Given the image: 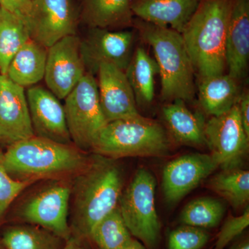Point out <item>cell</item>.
Wrapping results in <instances>:
<instances>
[{"mask_svg": "<svg viewBox=\"0 0 249 249\" xmlns=\"http://www.w3.org/2000/svg\"><path fill=\"white\" fill-rule=\"evenodd\" d=\"M26 23L31 40L47 49L64 37L76 34L71 0H31Z\"/></svg>", "mask_w": 249, "mask_h": 249, "instance_id": "cell-12", "label": "cell"}, {"mask_svg": "<svg viewBox=\"0 0 249 249\" xmlns=\"http://www.w3.org/2000/svg\"><path fill=\"white\" fill-rule=\"evenodd\" d=\"M134 43L133 31L90 28L85 37L80 38V52L86 71L96 76L103 63L125 71L134 53Z\"/></svg>", "mask_w": 249, "mask_h": 249, "instance_id": "cell-10", "label": "cell"}, {"mask_svg": "<svg viewBox=\"0 0 249 249\" xmlns=\"http://www.w3.org/2000/svg\"><path fill=\"white\" fill-rule=\"evenodd\" d=\"M241 121L246 133L249 137V93L248 90L241 92L237 103Z\"/></svg>", "mask_w": 249, "mask_h": 249, "instance_id": "cell-33", "label": "cell"}, {"mask_svg": "<svg viewBox=\"0 0 249 249\" xmlns=\"http://www.w3.org/2000/svg\"><path fill=\"white\" fill-rule=\"evenodd\" d=\"M132 0H81L80 18L89 28L123 30L133 27Z\"/></svg>", "mask_w": 249, "mask_h": 249, "instance_id": "cell-20", "label": "cell"}, {"mask_svg": "<svg viewBox=\"0 0 249 249\" xmlns=\"http://www.w3.org/2000/svg\"><path fill=\"white\" fill-rule=\"evenodd\" d=\"M230 249H249V240L248 237L239 240L232 245Z\"/></svg>", "mask_w": 249, "mask_h": 249, "instance_id": "cell-35", "label": "cell"}, {"mask_svg": "<svg viewBox=\"0 0 249 249\" xmlns=\"http://www.w3.org/2000/svg\"><path fill=\"white\" fill-rule=\"evenodd\" d=\"M0 249H6L4 245H3L2 242H1V237H0Z\"/></svg>", "mask_w": 249, "mask_h": 249, "instance_id": "cell-37", "label": "cell"}, {"mask_svg": "<svg viewBox=\"0 0 249 249\" xmlns=\"http://www.w3.org/2000/svg\"><path fill=\"white\" fill-rule=\"evenodd\" d=\"M249 226V207L240 216H230L221 228L213 249H224Z\"/></svg>", "mask_w": 249, "mask_h": 249, "instance_id": "cell-31", "label": "cell"}, {"mask_svg": "<svg viewBox=\"0 0 249 249\" xmlns=\"http://www.w3.org/2000/svg\"><path fill=\"white\" fill-rule=\"evenodd\" d=\"M26 94L34 135L60 143L73 144L60 100L39 85L30 87Z\"/></svg>", "mask_w": 249, "mask_h": 249, "instance_id": "cell-14", "label": "cell"}, {"mask_svg": "<svg viewBox=\"0 0 249 249\" xmlns=\"http://www.w3.org/2000/svg\"><path fill=\"white\" fill-rule=\"evenodd\" d=\"M137 106H147L155 98L156 76L159 67L145 49L139 46L132 54V58L125 71Z\"/></svg>", "mask_w": 249, "mask_h": 249, "instance_id": "cell-23", "label": "cell"}, {"mask_svg": "<svg viewBox=\"0 0 249 249\" xmlns=\"http://www.w3.org/2000/svg\"><path fill=\"white\" fill-rule=\"evenodd\" d=\"M208 187L234 209H242L249 199V171L241 168L223 170L210 178Z\"/></svg>", "mask_w": 249, "mask_h": 249, "instance_id": "cell-26", "label": "cell"}, {"mask_svg": "<svg viewBox=\"0 0 249 249\" xmlns=\"http://www.w3.org/2000/svg\"><path fill=\"white\" fill-rule=\"evenodd\" d=\"M63 249H83V242L76 237H71L67 241Z\"/></svg>", "mask_w": 249, "mask_h": 249, "instance_id": "cell-34", "label": "cell"}, {"mask_svg": "<svg viewBox=\"0 0 249 249\" xmlns=\"http://www.w3.org/2000/svg\"><path fill=\"white\" fill-rule=\"evenodd\" d=\"M48 49L29 40L15 55L6 76L22 88L32 87L44 79Z\"/></svg>", "mask_w": 249, "mask_h": 249, "instance_id": "cell-21", "label": "cell"}, {"mask_svg": "<svg viewBox=\"0 0 249 249\" xmlns=\"http://www.w3.org/2000/svg\"><path fill=\"white\" fill-rule=\"evenodd\" d=\"M96 75L100 104L107 123L140 115L124 71L103 63Z\"/></svg>", "mask_w": 249, "mask_h": 249, "instance_id": "cell-16", "label": "cell"}, {"mask_svg": "<svg viewBox=\"0 0 249 249\" xmlns=\"http://www.w3.org/2000/svg\"><path fill=\"white\" fill-rule=\"evenodd\" d=\"M124 188L123 173L115 160L93 154L71 180V237L83 242L93 227L116 209Z\"/></svg>", "mask_w": 249, "mask_h": 249, "instance_id": "cell-1", "label": "cell"}, {"mask_svg": "<svg viewBox=\"0 0 249 249\" xmlns=\"http://www.w3.org/2000/svg\"><path fill=\"white\" fill-rule=\"evenodd\" d=\"M86 73L76 34L64 37L49 47L44 79L58 99H65Z\"/></svg>", "mask_w": 249, "mask_h": 249, "instance_id": "cell-11", "label": "cell"}, {"mask_svg": "<svg viewBox=\"0 0 249 249\" xmlns=\"http://www.w3.org/2000/svg\"><path fill=\"white\" fill-rule=\"evenodd\" d=\"M201 0H132L137 18L155 25L183 32Z\"/></svg>", "mask_w": 249, "mask_h": 249, "instance_id": "cell-18", "label": "cell"}, {"mask_svg": "<svg viewBox=\"0 0 249 249\" xmlns=\"http://www.w3.org/2000/svg\"><path fill=\"white\" fill-rule=\"evenodd\" d=\"M185 101L175 100L162 108L170 135L180 145L196 147L206 145L204 118L186 107Z\"/></svg>", "mask_w": 249, "mask_h": 249, "instance_id": "cell-19", "label": "cell"}, {"mask_svg": "<svg viewBox=\"0 0 249 249\" xmlns=\"http://www.w3.org/2000/svg\"><path fill=\"white\" fill-rule=\"evenodd\" d=\"M239 83L224 73L199 80V101L205 112L213 116L230 110L240 96Z\"/></svg>", "mask_w": 249, "mask_h": 249, "instance_id": "cell-22", "label": "cell"}, {"mask_svg": "<svg viewBox=\"0 0 249 249\" xmlns=\"http://www.w3.org/2000/svg\"><path fill=\"white\" fill-rule=\"evenodd\" d=\"M34 136L24 88L0 74V142L9 146Z\"/></svg>", "mask_w": 249, "mask_h": 249, "instance_id": "cell-15", "label": "cell"}, {"mask_svg": "<svg viewBox=\"0 0 249 249\" xmlns=\"http://www.w3.org/2000/svg\"><path fill=\"white\" fill-rule=\"evenodd\" d=\"M204 133L206 145L218 166L222 170L240 168L248 153L249 137L237 104L224 114L211 116L205 122Z\"/></svg>", "mask_w": 249, "mask_h": 249, "instance_id": "cell-9", "label": "cell"}, {"mask_svg": "<svg viewBox=\"0 0 249 249\" xmlns=\"http://www.w3.org/2000/svg\"><path fill=\"white\" fill-rule=\"evenodd\" d=\"M90 155L73 144L34 137L8 146L3 165L14 179L22 181L71 179L89 162Z\"/></svg>", "mask_w": 249, "mask_h": 249, "instance_id": "cell-2", "label": "cell"}, {"mask_svg": "<svg viewBox=\"0 0 249 249\" xmlns=\"http://www.w3.org/2000/svg\"><path fill=\"white\" fill-rule=\"evenodd\" d=\"M64 100L72 142L83 151L90 150L98 134L107 124L100 104L96 77L87 72Z\"/></svg>", "mask_w": 249, "mask_h": 249, "instance_id": "cell-8", "label": "cell"}, {"mask_svg": "<svg viewBox=\"0 0 249 249\" xmlns=\"http://www.w3.org/2000/svg\"><path fill=\"white\" fill-rule=\"evenodd\" d=\"M210 237L204 229L183 224L170 232L168 249H201L209 242Z\"/></svg>", "mask_w": 249, "mask_h": 249, "instance_id": "cell-29", "label": "cell"}, {"mask_svg": "<svg viewBox=\"0 0 249 249\" xmlns=\"http://www.w3.org/2000/svg\"><path fill=\"white\" fill-rule=\"evenodd\" d=\"M156 181L145 169H139L121 193L118 207L134 238L147 249H155L160 237V223L155 208Z\"/></svg>", "mask_w": 249, "mask_h": 249, "instance_id": "cell-6", "label": "cell"}, {"mask_svg": "<svg viewBox=\"0 0 249 249\" xmlns=\"http://www.w3.org/2000/svg\"><path fill=\"white\" fill-rule=\"evenodd\" d=\"M161 124L142 115L107 123L93 141L90 151L111 160L163 157L170 150Z\"/></svg>", "mask_w": 249, "mask_h": 249, "instance_id": "cell-5", "label": "cell"}, {"mask_svg": "<svg viewBox=\"0 0 249 249\" xmlns=\"http://www.w3.org/2000/svg\"><path fill=\"white\" fill-rule=\"evenodd\" d=\"M132 238L117 206L93 227L89 239L98 249H123Z\"/></svg>", "mask_w": 249, "mask_h": 249, "instance_id": "cell-27", "label": "cell"}, {"mask_svg": "<svg viewBox=\"0 0 249 249\" xmlns=\"http://www.w3.org/2000/svg\"><path fill=\"white\" fill-rule=\"evenodd\" d=\"M2 158L3 152L0 150V226L15 199L24 190L34 183L33 181H18L11 178L4 169Z\"/></svg>", "mask_w": 249, "mask_h": 249, "instance_id": "cell-30", "label": "cell"}, {"mask_svg": "<svg viewBox=\"0 0 249 249\" xmlns=\"http://www.w3.org/2000/svg\"><path fill=\"white\" fill-rule=\"evenodd\" d=\"M30 34L22 18L0 9V74L6 75L10 62L27 41Z\"/></svg>", "mask_w": 249, "mask_h": 249, "instance_id": "cell-25", "label": "cell"}, {"mask_svg": "<svg viewBox=\"0 0 249 249\" xmlns=\"http://www.w3.org/2000/svg\"><path fill=\"white\" fill-rule=\"evenodd\" d=\"M0 237L6 249H63L67 241L44 228L21 223L5 228Z\"/></svg>", "mask_w": 249, "mask_h": 249, "instance_id": "cell-24", "label": "cell"}, {"mask_svg": "<svg viewBox=\"0 0 249 249\" xmlns=\"http://www.w3.org/2000/svg\"><path fill=\"white\" fill-rule=\"evenodd\" d=\"M31 0H0V6L18 17L27 19L30 11Z\"/></svg>", "mask_w": 249, "mask_h": 249, "instance_id": "cell-32", "label": "cell"}, {"mask_svg": "<svg viewBox=\"0 0 249 249\" xmlns=\"http://www.w3.org/2000/svg\"><path fill=\"white\" fill-rule=\"evenodd\" d=\"M219 168L211 155L193 153L181 156L165 165L162 188L168 203L178 202Z\"/></svg>", "mask_w": 249, "mask_h": 249, "instance_id": "cell-13", "label": "cell"}, {"mask_svg": "<svg viewBox=\"0 0 249 249\" xmlns=\"http://www.w3.org/2000/svg\"><path fill=\"white\" fill-rule=\"evenodd\" d=\"M0 9H1V6H0Z\"/></svg>", "mask_w": 249, "mask_h": 249, "instance_id": "cell-38", "label": "cell"}, {"mask_svg": "<svg viewBox=\"0 0 249 249\" xmlns=\"http://www.w3.org/2000/svg\"><path fill=\"white\" fill-rule=\"evenodd\" d=\"M225 208L221 201L212 197H201L191 201L180 214L184 225L210 229L217 227L222 221Z\"/></svg>", "mask_w": 249, "mask_h": 249, "instance_id": "cell-28", "label": "cell"}, {"mask_svg": "<svg viewBox=\"0 0 249 249\" xmlns=\"http://www.w3.org/2000/svg\"><path fill=\"white\" fill-rule=\"evenodd\" d=\"M71 180H49L21 202L15 217L21 224L38 226L68 240L71 237L69 222Z\"/></svg>", "mask_w": 249, "mask_h": 249, "instance_id": "cell-7", "label": "cell"}, {"mask_svg": "<svg viewBox=\"0 0 249 249\" xmlns=\"http://www.w3.org/2000/svg\"><path fill=\"white\" fill-rule=\"evenodd\" d=\"M133 27L155 54L160 77L163 101H191L196 95L194 68L182 36L178 31L137 18Z\"/></svg>", "mask_w": 249, "mask_h": 249, "instance_id": "cell-4", "label": "cell"}, {"mask_svg": "<svg viewBox=\"0 0 249 249\" xmlns=\"http://www.w3.org/2000/svg\"><path fill=\"white\" fill-rule=\"evenodd\" d=\"M234 0H201L181 33L199 80L224 74L226 37Z\"/></svg>", "mask_w": 249, "mask_h": 249, "instance_id": "cell-3", "label": "cell"}, {"mask_svg": "<svg viewBox=\"0 0 249 249\" xmlns=\"http://www.w3.org/2000/svg\"><path fill=\"white\" fill-rule=\"evenodd\" d=\"M229 73L240 81L245 78L249 59V0H234L226 37Z\"/></svg>", "mask_w": 249, "mask_h": 249, "instance_id": "cell-17", "label": "cell"}, {"mask_svg": "<svg viewBox=\"0 0 249 249\" xmlns=\"http://www.w3.org/2000/svg\"><path fill=\"white\" fill-rule=\"evenodd\" d=\"M123 249H147L142 242H139L137 239L132 238L130 242L127 244Z\"/></svg>", "mask_w": 249, "mask_h": 249, "instance_id": "cell-36", "label": "cell"}]
</instances>
